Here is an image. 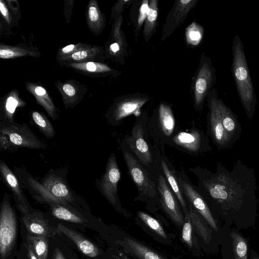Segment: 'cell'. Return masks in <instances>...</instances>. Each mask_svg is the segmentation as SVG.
I'll return each instance as SVG.
<instances>
[{
	"mask_svg": "<svg viewBox=\"0 0 259 259\" xmlns=\"http://www.w3.org/2000/svg\"><path fill=\"white\" fill-rule=\"evenodd\" d=\"M207 195L218 211L227 218L252 215L257 204L254 169L236 161L232 170L218 162L215 173L202 181Z\"/></svg>",
	"mask_w": 259,
	"mask_h": 259,
	"instance_id": "cell-1",
	"label": "cell"
},
{
	"mask_svg": "<svg viewBox=\"0 0 259 259\" xmlns=\"http://www.w3.org/2000/svg\"><path fill=\"white\" fill-rule=\"evenodd\" d=\"M231 71L237 93L248 118L254 116L256 96L250 74L244 46L239 36L235 35L232 46Z\"/></svg>",
	"mask_w": 259,
	"mask_h": 259,
	"instance_id": "cell-2",
	"label": "cell"
},
{
	"mask_svg": "<svg viewBox=\"0 0 259 259\" xmlns=\"http://www.w3.org/2000/svg\"><path fill=\"white\" fill-rule=\"evenodd\" d=\"M17 236V219L9 197L5 195L0 212V256L6 259L15 243Z\"/></svg>",
	"mask_w": 259,
	"mask_h": 259,
	"instance_id": "cell-3",
	"label": "cell"
},
{
	"mask_svg": "<svg viewBox=\"0 0 259 259\" xmlns=\"http://www.w3.org/2000/svg\"><path fill=\"white\" fill-rule=\"evenodd\" d=\"M216 81L215 69L211 58L203 53L194 82V102L196 108L201 109L204 100Z\"/></svg>",
	"mask_w": 259,
	"mask_h": 259,
	"instance_id": "cell-4",
	"label": "cell"
},
{
	"mask_svg": "<svg viewBox=\"0 0 259 259\" xmlns=\"http://www.w3.org/2000/svg\"><path fill=\"white\" fill-rule=\"evenodd\" d=\"M218 94L212 88L207 96L209 108L208 120L210 133L215 144L220 149H227L235 141L229 135L223 125L217 104Z\"/></svg>",
	"mask_w": 259,
	"mask_h": 259,
	"instance_id": "cell-5",
	"label": "cell"
},
{
	"mask_svg": "<svg viewBox=\"0 0 259 259\" xmlns=\"http://www.w3.org/2000/svg\"><path fill=\"white\" fill-rule=\"evenodd\" d=\"M0 133L8 137L11 146L35 149L45 148L44 144L25 124L3 125Z\"/></svg>",
	"mask_w": 259,
	"mask_h": 259,
	"instance_id": "cell-6",
	"label": "cell"
},
{
	"mask_svg": "<svg viewBox=\"0 0 259 259\" xmlns=\"http://www.w3.org/2000/svg\"><path fill=\"white\" fill-rule=\"evenodd\" d=\"M124 158L131 178L139 193L146 197H154L156 194L155 185L145 169L130 153L125 152Z\"/></svg>",
	"mask_w": 259,
	"mask_h": 259,
	"instance_id": "cell-7",
	"label": "cell"
},
{
	"mask_svg": "<svg viewBox=\"0 0 259 259\" xmlns=\"http://www.w3.org/2000/svg\"><path fill=\"white\" fill-rule=\"evenodd\" d=\"M120 178V171L115 155L110 154L107 162L106 170L100 182L99 188L108 201L114 207L117 204V186Z\"/></svg>",
	"mask_w": 259,
	"mask_h": 259,
	"instance_id": "cell-8",
	"label": "cell"
},
{
	"mask_svg": "<svg viewBox=\"0 0 259 259\" xmlns=\"http://www.w3.org/2000/svg\"><path fill=\"white\" fill-rule=\"evenodd\" d=\"M197 2L198 0H179L175 2L164 23L161 38L162 40L168 37L183 23Z\"/></svg>",
	"mask_w": 259,
	"mask_h": 259,
	"instance_id": "cell-9",
	"label": "cell"
},
{
	"mask_svg": "<svg viewBox=\"0 0 259 259\" xmlns=\"http://www.w3.org/2000/svg\"><path fill=\"white\" fill-rule=\"evenodd\" d=\"M150 99L149 96L140 93L126 95L121 97L114 108V120L118 121L131 114L139 115L141 108Z\"/></svg>",
	"mask_w": 259,
	"mask_h": 259,
	"instance_id": "cell-10",
	"label": "cell"
},
{
	"mask_svg": "<svg viewBox=\"0 0 259 259\" xmlns=\"http://www.w3.org/2000/svg\"><path fill=\"white\" fill-rule=\"evenodd\" d=\"M157 189L164 210L176 224L179 226L182 225L184 219L175 195L162 175H160L158 178Z\"/></svg>",
	"mask_w": 259,
	"mask_h": 259,
	"instance_id": "cell-11",
	"label": "cell"
},
{
	"mask_svg": "<svg viewBox=\"0 0 259 259\" xmlns=\"http://www.w3.org/2000/svg\"><path fill=\"white\" fill-rule=\"evenodd\" d=\"M22 221L27 234L46 238L54 237L60 233L58 227L55 228L39 212H30L23 215Z\"/></svg>",
	"mask_w": 259,
	"mask_h": 259,
	"instance_id": "cell-12",
	"label": "cell"
},
{
	"mask_svg": "<svg viewBox=\"0 0 259 259\" xmlns=\"http://www.w3.org/2000/svg\"><path fill=\"white\" fill-rule=\"evenodd\" d=\"M181 189L193 207L205 220L215 231L218 230L215 221L202 196L189 183L179 179Z\"/></svg>",
	"mask_w": 259,
	"mask_h": 259,
	"instance_id": "cell-13",
	"label": "cell"
},
{
	"mask_svg": "<svg viewBox=\"0 0 259 259\" xmlns=\"http://www.w3.org/2000/svg\"><path fill=\"white\" fill-rule=\"evenodd\" d=\"M0 172L5 183L11 190L18 209L23 215L30 212V206L16 176L3 160L0 162Z\"/></svg>",
	"mask_w": 259,
	"mask_h": 259,
	"instance_id": "cell-14",
	"label": "cell"
},
{
	"mask_svg": "<svg viewBox=\"0 0 259 259\" xmlns=\"http://www.w3.org/2000/svg\"><path fill=\"white\" fill-rule=\"evenodd\" d=\"M127 142L128 146L141 163L148 165L153 162L152 155L144 137L142 126L137 124L133 128Z\"/></svg>",
	"mask_w": 259,
	"mask_h": 259,
	"instance_id": "cell-15",
	"label": "cell"
},
{
	"mask_svg": "<svg viewBox=\"0 0 259 259\" xmlns=\"http://www.w3.org/2000/svg\"><path fill=\"white\" fill-rule=\"evenodd\" d=\"M217 104L223 125L226 132L235 141L239 138L241 127L238 116L218 97Z\"/></svg>",
	"mask_w": 259,
	"mask_h": 259,
	"instance_id": "cell-16",
	"label": "cell"
},
{
	"mask_svg": "<svg viewBox=\"0 0 259 259\" xmlns=\"http://www.w3.org/2000/svg\"><path fill=\"white\" fill-rule=\"evenodd\" d=\"M57 227L61 233L75 244L83 254L91 257H95L98 255L99 251L98 247L82 235L62 224H59Z\"/></svg>",
	"mask_w": 259,
	"mask_h": 259,
	"instance_id": "cell-17",
	"label": "cell"
},
{
	"mask_svg": "<svg viewBox=\"0 0 259 259\" xmlns=\"http://www.w3.org/2000/svg\"><path fill=\"white\" fill-rule=\"evenodd\" d=\"M42 187L56 198L66 202H72L73 196L64 181L54 175L47 176L41 184Z\"/></svg>",
	"mask_w": 259,
	"mask_h": 259,
	"instance_id": "cell-18",
	"label": "cell"
},
{
	"mask_svg": "<svg viewBox=\"0 0 259 259\" xmlns=\"http://www.w3.org/2000/svg\"><path fill=\"white\" fill-rule=\"evenodd\" d=\"M175 143L189 151L197 152L200 148L202 142L201 135L197 130L190 132L179 133L173 138Z\"/></svg>",
	"mask_w": 259,
	"mask_h": 259,
	"instance_id": "cell-19",
	"label": "cell"
},
{
	"mask_svg": "<svg viewBox=\"0 0 259 259\" xmlns=\"http://www.w3.org/2000/svg\"><path fill=\"white\" fill-rule=\"evenodd\" d=\"M50 205L53 215L58 219L78 224H83L87 222L80 214L71 208L69 205L51 203Z\"/></svg>",
	"mask_w": 259,
	"mask_h": 259,
	"instance_id": "cell-20",
	"label": "cell"
},
{
	"mask_svg": "<svg viewBox=\"0 0 259 259\" xmlns=\"http://www.w3.org/2000/svg\"><path fill=\"white\" fill-rule=\"evenodd\" d=\"M124 242L128 252L140 259H164L148 247L133 239L125 237Z\"/></svg>",
	"mask_w": 259,
	"mask_h": 259,
	"instance_id": "cell-21",
	"label": "cell"
},
{
	"mask_svg": "<svg viewBox=\"0 0 259 259\" xmlns=\"http://www.w3.org/2000/svg\"><path fill=\"white\" fill-rule=\"evenodd\" d=\"M158 1H149V9L148 15L145 20L143 36L144 40L148 41L156 29L158 17Z\"/></svg>",
	"mask_w": 259,
	"mask_h": 259,
	"instance_id": "cell-22",
	"label": "cell"
},
{
	"mask_svg": "<svg viewBox=\"0 0 259 259\" xmlns=\"http://www.w3.org/2000/svg\"><path fill=\"white\" fill-rule=\"evenodd\" d=\"M158 114L162 131L165 136H170L175 126V120L170 107L164 103L160 104Z\"/></svg>",
	"mask_w": 259,
	"mask_h": 259,
	"instance_id": "cell-23",
	"label": "cell"
},
{
	"mask_svg": "<svg viewBox=\"0 0 259 259\" xmlns=\"http://www.w3.org/2000/svg\"><path fill=\"white\" fill-rule=\"evenodd\" d=\"M187 213L195 231L201 237L204 242L208 243L211 240V234L206 224L200 218L199 213L192 205H190Z\"/></svg>",
	"mask_w": 259,
	"mask_h": 259,
	"instance_id": "cell-24",
	"label": "cell"
},
{
	"mask_svg": "<svg viewBox=\"0 0 259 259\" xmlns=\"http://www.w3.org/2000/svg\"><path fill=\"white\" fill-rule=\"evenodd\" d=\"M26 242L30 245L38 259H47L49 252L48 238L27 234Z\"/></svg>",
	"mask_w": 259,
	"mask_h": 259,
	"instance_id": "cell-25",
	"label": "cell"
},
{
	"mask_svg": "<svg viewBox=\"0 0 259 259\" xmlns=\"http://www.w3.org/2000/svg\"><path fill=\"white\" fill-rule=\"evenodd\" d=\"M161 165L165 177L167 179L171 190L177 196V199L186 214L188 211L187 210L186 202L183 196L182 191L181 187L179 186V183L175 176L172 171L169 168L167 163L164 160H161Z\"/></svg>",
	"mask_w": 259,
	"mask_h": 259,
	"instance_id": "cell-26",
	"label": "cell"
},
{
	"mask_svg": "<svg viewBox=\"0 0 259 259\" xmlns=\"http://www.w3.org/2000/svg\"><path fill=\"white\" fill-rule=\"evenodd\" d=\"M230 237L232 240L234 259H247L248 246L246 240L235 232H232Z\"/></svg>",
	"mask_w": 259,
	"mask_h": 259,
	"instance_id": "cell-27",
	"label": "cell"
},
{
	"mask_svg": "<svg viewBox=\"0 0 259 259\" xmlns=\"http://www.w3.org/2000/svg\"><path fill=\"white\" fill-rule=\"evenodd\" d=\"M34 94L38 102L46 109L48 114L55 120L56 118V114L55 106L49 98L46 90L40 87L36 86L34 90Z\"/></svg>",
	"mask_w": 259,
	"mask_h": 259,
	"instance_id": "cell-28",
	"label": "cell"
},
{
	"mask_svg": "<svg viewBox=\"0 0 259 259\" xmlns=\"http://www.w3.org/2000/svg\"><path fill=\"white\" fill-rule=\"evenodd\" d=\"M32 119L39 131L47 138L54 137L55 132L50 121L42 114L37 111L32 113Z\"/></svg>",
	"mask_w": 259,
	"mask_h": 259,
	"instance_id": "cell-29",
	"label": "cell"
},
{
	"mask_svg": "<svg viewBox=\"0 0 259 259\" xmlns=\"http://www.w3.org/2000/svg\"><path fill=\"white\" fill-rule=\"evenodd\" d=\"M203 34L204 29L202 26L196 22H193L186 28V41L189 45L197 46L202 40Z\"/></svg>",
	"mask_w": 259,
	"mask_h": 259,
	"instance_id": "cell-30",
	"label": "cell"
},
{
	"mask_svg": "<svg viewBox=\"0 0 259 259\" xmlns=\"http://www.w3.org/2000/svg\"><path fill=\"white\" fill-rule=\"evenodd\" d=\"M88 19L89 24L96 30L102 28L104 24V19L97 4L94 1L90 3L88 8Z\"/></svg>",
	"mask_w": 259,
	"mask_h": 259,
	"instance_id": "cell-31",
	"label": "cell"
},
{
	"mask_svg": "<svg viewBox=\"0 0 259 259\" xmlns=\"http://www.w3.org/2000/svg\"><path fill=\"white\" fill-rule=\"evenodd\" d=\"M138 214L140 219L151 229L162 237L167 238L163 228L156 220L144 212L139 211Z\"/></svg>",
	"mask_w": 259,
	"mask_h": 259,
	"instance_id": "cell-32",
	"label": "cell"
},
{
	"mask_svg": "<svg viewBox=\"0 0 259 259\" xmlns=\"http://www.w3.org/2000/svg\"><path fill=\"white\" fill-rule=\"evenodd\" d=\"M71 65L77 69L91 72H104L111 71L107 65L92 62L80 63H73Z\"/></svg>",
	"mask_w": 259,
	"mask_h": 259,
	"instance_id": "cell-33",
	"label": "cell"
},
{
	"mask_svg": "<svg viewBox=\"0 0 259 259\" xmlns=\"http://www.w3.org/2000/svg\"><path fill=\"white\" fill-rule=\"evenodd\" d=\"M31 52L20 48L1 47L0 49V57L2 59H9L15 57H20L29 55Z\"/></svg>",
	"mask_w": 259,
	"mask_h": 259,
	"instance_id": "cell-34",
	"label": "cell"
},
{
	"mask_svg": "<svg viewBox=\"0 0 259 259\" xmlns=\"http://www.w3.org/2000/svg\"><path fill=\"white\" fill-rule=\"evenodd\" d=\"M182 236L184 242L190 247H192V224L187 213L185 216V223L183 226Z\"/></svg>",
	"mask_w": 259,
	"mask_h": 259,
	"instance_id": "cell-35",
	"label": "cell"
},
{
	"mask_svg": "<svg viewBox=\"0 0 259 259\" xmlns=\"http://www.w3.org/2000/svg\"><path fill=\"white\" fill-rule=\"evenodd\" d=\"M19 106V101L14 96H9L5 104V109L7 117L11 120L16 108Z\"/></svg>",
	"mask_w": 259,
	"mask_h": 259,
	"instance_id": "cell-36",
	"label": "cell"
},
{
	"mask_svg": "<svg viewBox=\"0 0 259 259\" xmlns=\"http://www.w3.org/2000/svg\"><path fill=\"white\" fill-rule=\"evenodd\" d=\"M149 9V1L148 0H144L142 2L140 9V14L138 19L137 28L140 29L143 22L145 20Z\"/></svg>",
	"mask_w": 259,
	"mask_h": 259,
	"instance_id": "cell-37",
	"label": "cell"
},
{
	"mask_svg": "<svg viewBox=\"0 0 259 259\" xmlns=\"http://www.w3.org/2000/svg\"><path fill=\"white\" fill-rule=\"evenodd\" d=\"M93 50L92 49L83 50L75 52L69 56H67V58L75 61H80L89 57L90 55L93 54Z\"/></svg>",
	"mask_w": 259,
	"mask_h": 259,
	"instance_id": "cell-38",
	"label": "cell"
},
{
	"mask_svg": "<svg viewBox=\"0 0 259 259\" xmlns=\"http://www.w3.org/2000/svg\"><path fill=\"white\" fill-rule=\"evenodd\" d=\"M85 46L82 45H69L61 49V54H72L77 51L83 50Z\"/></svg>",
	"mask_w": 259,
	"mask_h": 259,
	"instance_id": "cell-39",
	"label": "cell"
},
{
	"mask_svg": "<svg viewBox=\"0 0 259 259\" xmlns=\"http://www.w3.org/2000/svg\"><path fill=\"white\" fill-rule=\"evenodd\" d=\"M0 146L1 149H6L12 146L8 137L0 133Z\"/></svg>",
	"mask_w": 259,
	"mask_h": 259,
	"instance_id": "cell-40",
	"label": "cell"
},
{
	"mask_svg": "<svg viewBox=\"0 0 259 259\" xmlns=\"http://www.w3.org/2000/svg\"><path fill=\"white\" fill-rule=\"evenodd\" d=\"M62 89L64 92L68 97H73L75 94L76 92L74 88L70 84H64Z\"/></svg>",
	"mask_w": 259,
	"mask_h": 259,
	"instance_id": "cell-41",
	"label": "cell"
},
{
	"mask_svg": "<svg viewBox=\"0 0 259 259\" xmlns=\"http://www.w3.org/2000/svg\"><path fill=\"white\" fill-rule=\"evenodd\" d=\"M0 10L2 14L5 18L8 21L10 20L9 14L8 9L5 3L2 1H0Z\"/></svg>",
	"mask_w": 259,
	"mask_h": 259,
	"instance_id": "cell-42",
	"label": "cell"
},
{
	"mask_svg": "<svg viewBox=\"0 0 259 259\" xmlns=\"http://www.w3.org/2000/svg\"><path fill=\"white\" fill-rule=\"evenodd\" d=\"M26 247L27 249V255L29 259H38L34 254L30 245L26 242Z\"/></svg>",
	"mask_w": 259,
	"mask_h": 259,
	"instance_id": "cell-43",
	"label": "cell"
},
{
	"mask_svg": "<svg viewBox=\"0 0 259 259\" xmlns=\"http://www.w3.org/2000/svg\"><path fill=\"white\" fill-rule=\"evenodd\" d=\"M54 259H65L62 253L58 248H56L55 250Z\"/></svg>",
	"mask_w": 259,
	"mask_h": 259,
	"instance_id": "cell-44",
	"label": "cell"
},
{
	"mask_svg": "<svg viewBox=\"0 0 259 259\" xmlns=\"http://www.w3.org/2000/svg\"><path fill=\"white\" fill-rule=\"evenodd\" d=\"M110 49L113 53H116L119 51L120 48L119 45L114 42L110 45Z\"/></svg>",
	"mask_w": 259,
	"mask_h": 259,
	"instance_id": "cell-45",
	"label": "cell"
},
{
	"mask_svg": "<svg viewBox=\"0 0 259 259\" xmlns=\"http://www.w3.org/2000/svg\"><path fill=\"white\" fill-rule=\"evenodd\" d=\"M121 259H130L128 258L126 256H125V255H123L122 256Z\"/></svg>",
	"mask_w": 259,
	"mask_h": 259,
	"instance_id": "cell-46",
	"label": "cell"
},
{
	"mask_svg": "<svg viewBox=\"0 0 259 259\" xmlns=\"http://www.w3.org/2000/svg\"><path fill=\"white\" fill-rule=\"evenodd\" d=\"M253 259H259V257L256 256L253 258Z\"/></svg>",
	"mask_w": 259,
	"mask_h": 259,
	"instance_id": "cell-47",
	"label": "cell"
}]
</instances>
